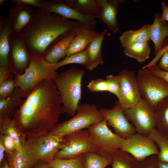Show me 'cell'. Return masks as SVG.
<instances>
[{
  "instance_id": "cell-35",
  "label": "cell",
  "mask_w": 168,
  "mask_h": 168,
  "mask_svg": "<svg viewBox=\"0 0 168 168\" xmlns=\"http://www.w3.org/2000/svg\"><path fill=\"white\" fill-rule=\"evenodd\" d=\"M105 79L108 84V91L115 95L119 100L120 96V90L118 76H107Z\"/></svg>"
},
{
  "instance_id": "cell-48",
  "label": "cell",
  "mask_w": 168,
  "mask_h": 168,
  "mask_svg": "<svg viewBox=\"0 0 168 168\" xmlns=\"http://www.w3.org/2000/svg\"><path fill=\"white\" fill-rule=\"evenodd\" d=\"M0 168H10L7 161H4L0 165Z\"/></svg>"
},
{
  "instance_id": "cell-13",
  "label": "cell",
  "mask_w": 168,
  "mask_h": 168,
  "mask_svg": "<svg viewBox=\"0 0 168 168\" xmlns=\"http://www.w3.org/2000/svg\"><path fill=\"white\" fill-rule=\"evenodd\" d=\"M99 110L107 125L111 126L119 136L126 139L136 133L135 127L129 122L118 101L111 109L101 108Z\"/></svg>"
},
{
  "instance_id": "cell-46",
  "label": "cell",
  "mask_w": 168,
  "mask_h": 168,
  "mask_svg": "<svg viewBox=\"0 0 168 168\" xmlns=\"http://www.w3.org/2000/svg\"><path fill=\"white\" fill-rule=\"evenodd\" d=\"M6 150L2 142L0 141V166L3 162L5 156Z\"/></svg>"
},
{
  "instance_id": "cell-25",
  "label": "cell",
  "mask_w": 168,
  "mask_h": 168,
  "mask_svg": "<svg viewBox=\"0 0 168 168\" xmlns=\"http://www.w3.org/2000/svg\"><path fill=\"white\" fill-rule=\"evenodd\" d=\"M19 87H16L12 94L4 100H0V120L11 119L16 112V108L23 101Z\"/></svg>"
},
{
  "instance_id": "cell-26",
  "label": "cell",
  "mask_w": 168,
  "mask_h": 168,
  "mask_svg": "<svg viewBox=\"0 0 168 168\" xmlns=\"http://www.w3.org/2000/svg\"><path fill=\"white\" fill-rule=\"evenodd\" d=\"M68 6L80 13L95 17L99 14L100 5L98 0H63Z\"/></svg>"
},
{
  "instance_id": "cell-45",
  "label": "cell",
  "mask_w": 168,
  "mask_h": 168,
  "mask_svg": "<svg viewBox=\"0 0 168 168\" xmlns=\"http://www.w3.org/2000/svg\"><path fill=\"white\" fill-rule=\"evenodd\" d=\"M32 168H54L48 165L47 163L37 161L36 162Z\"/></svg>"
},
{
  "instance_id": "cell-22",
  "label": "cell",
  "mask_w": 168,
  "mask_h": 168,
  "mask_svg": "<svg viewBox=\"0 0 168 168\" xmlns=\"http://www.w3.org/2000/svg\"><path fill=\"white\" fill-rule=\"evenodd\" d=\"M12 31L7 17L0 16V67L10 66L9 55Z\"/></svg>"
},
{
  "instance_id": "cell-1",
  "label": "cell",
  "mask_w": 168,
  "mask_h": 168,
  "mask_svg": "<svg viewBox=\"0 0 168 168\" xmlns=\"http://www.w3.org/2000/svg\"><path fill=\"white\" fill-rule=\"evenodd\" d=\"M61 99L54 80L44 79L23 101L13 117L26 138L49 132L62 113Z\"/></svg>"
},
{
  "instance_id": "cell-10",
  "label": "cell",
  "mask_w": 168,
  "mask_h": 168,
  "mask_svg": "<svg viewBox=\"0 0 168 168\" xmlns=\"http://www.w3.org/2000/svg\"><path fill=\"white\" fill-rule=\"evenodd\" d=\"M124 111L128 120L134 125L137 133L148 136L156 128L155 110L142 98L135 105Z\"/></svg>"
},
{
  "instance_id": "cell-39",
  "label": "cell",
  "mask_w": 168,
  "mask_h": 168,
  "mask_svg": "<svg viewBox=\"0 0 168 168\" xmlns=\"http://www.w3.org/2000/svg\"><path fill=\"white\" fill-rule=\"evenodd\" d=\"M157 161V155L152 156L138 162L134 168H156Z\"/></svg>"
},
{
  "instance_id": "cell-6",
  "label": "cell",
  "mask_w": 168,
  "mask_h": 168,
  "mask_svg": "<svg viewBox=\"0 0 168 168\" xmlns=\"http://www.w3.org/2000/svg\"><path fill=\"white\" fill-rule=\"evenodd\" d=\"M136 78L142 98L155 110L159 102L168 96V83L143 67L138 71Z\"/></svg>"
},
{
  "instance_id": "cell-23",
  "label": "cell",
  "mask_w": 168,
  "mask_h": 168,
  "mask_svg": "<svg viewBox=\"0 0 168 168\" xmlns=\"http://www.w3.org/2000/svg\"><path fill=\"white\" fill-rule=\"evenodd\" d=\"M107 32V30L104 29L91 41L86 49L88 62L85 68L90 71H92L99 65H102L104 63L101 46Z\"/></svg>"
},
{
  "instance_id": "cell-3",
  "label": "cell",
  "mask_w": 168,
  "mask_h": 168,
  "mask_svg": "<svg viewBox=\"0 0 168 168\" xmlns=\"http://www.w3.org/2000/svg\"><path fill=\"white\" fill-rule=\"evenodd\" d=\"M84 70L72 67L59 74L54 80L62 105V113L72 117L76 114L82 97Z\"/></svg>"
},
{
  "instance_id": "cell-17",
  "label": "cell",
  "mask_w": 168,
  "mask_h": 168,
  "mask_svg": "<svg viewBox=\"0 0 168 168\" xmlns=\"http://www.w3.org/2000/svg\"><path fill=\"white\" fill-rule=\"evenodd\" d=\"M72 31L75 35L68 48L66 57L86 49L91 41L100 34L81 22L75 26Z\"/></svg>"
},
{
  "instance_id": "cell-20",
  "label": "cell",
  "mask_w": 168,
  "mask_h": 168,
  "mask_svg": "<svg viewBox=\"0 0 168 168\" xmlns=\"http://www.w3.org/2000/svg\"><path fill=\"white\" fill-rule=\"evenodd\" d=\"M161 15L157 12L154 15V21L152 25L150 40L154 45V54L156 56L161 52L165 40L168 39V24L160 20Z\"/></svg>"
},
{
  "instance_id": "cell-9",
  "label": "cell",
  "mask_w": 168,
  "mask_h": 168,
  "mask_svg": "<svg viewBox=\"0 0 168 168\" xmlns=\"http://www.w3.org/2000/svg\"><path fill=\"white\" fill-rule=\"evenodd\" d=\"M91 152L96 153L95 146L87 130H82L64 137L63 145L54 159H75Z\"/></svg>"
},
{
  "instance_id": "cell-33",
  "label": "cell",
  "mask_w": 168,
  "mask_h": 168,
  "mask_svg": "<svg viewBox=\"0 0 168 168\" xmlns=\"http://www.w3.org/2000/svg\"><path fill=\"white\" fill-rule=\"evenodd\" d=\"M88 62L87 49L82 51L66 57L61 61L54 63V68L57 70L63 66L72 63L78 64L86 67Z\"/></svg>"
},
{
  "instance_id": "cell-7",
  "label": "cell",
  "mask_w": 168,
  "mask_h": 168,
  "mask_svg": "<svg viewBox=\"0 0 168 168\" xmlns=\"http://www.w3.org/2000/svg\"><path fill=\"white\" fill-rule=\"evenodd\" d=\"M64 137L49 132L26 138V142L34 161L48 163L54 159L63 147Z\"/></svg>"
},
{
  "instance_id": "cell-4",
  "label": "cell",
  "mask_w": 168,
  "mask_h": 168,
  "mask_svg": "<svg viewBox=\"0 0 168 168\" xmlns=\"http://www.w3.org/2000/svg\"><path fill=\"white\" fill-rule=\"evenodd\" d=\"M54 64L44 57L31 55L30 64L24 73L14 74L15 86L20 88L22 97H27L42 81L55 79L59 73L54 68Z\"/></svg>"
},
{
  "instance_id": "cell-49",
  "label": "cell",
  "mask_w": 168,
  "mask_h": 168,
  "mask_svg": "<svg viewBox=\"0 0 168 168\" xmlns=\"http://www.w3.org/2000/svg\"><path fill=\"white\" fill-rule=\"evenodd\" d=\"M8 1V0H0V6H1L2 4L5 1Z\"/></svg>"
},
{
  "instance_id": "cell-44",
  "label": "cell",
  "mask_w": 168,
  "mask_h": 168,
  "mask_svg": "<svg viewBox=\"0 0 168 168\" xmlns=\"http://www.w3.org/2000/svg\"><path fill=\"white\" fill-rule=\"evenodd\" d=\"M162 13L161 16L160 20L165 21H168V6L165 2H162L161 4Z\"/></svg>"
},
{
  "instance_id": "cell-37",
  "label": "cell",
  "mask_w": 168,
  "mask_h": 168,
  "mask_svg": "<svg viewBox=\"0 0 168 168\" xmlns=\"http://www.w3.org/2000/svg\"><path fill=\"white\" fill-rule=\"evenodd\" d=\"M14 80L7 79L0 85V100H4L10 96L15 88Z\"/></svg>"
},
{
  "instance_id": "cell-36",
  "label": "cell",
  "mask_w": 168,
  "mask_h": 168,
  "mask_svg": "<svg viewBox=\"0 0 168 168\" xmlns=\"http://www.w3.org/2000/svg\"><path fill=\"white\" fill-rule=\"evenodd\" d=\"M91 92L108 91V84L106 80L98 78L91 81L87 85Z\"/></svg>"
},
{
  "instance_id": "cell-38",
  "label": "cell",
  "mask_w": 168,
  "mask_h": 168,
  "mask_svg": "<svg viewBox=\"0 0 168 168\" xmlns=\"http://www.w3.org/2000/svg\"><path fill=\"white\" fill-rule=\"evenodd\" d=\"M0 141L2 142L6 152L10 153L16 149L14 141L8 135L0 134Z\"/></svg>"
},
{
  "instance_id": "cell-31",
  "label": "cell",
  "mask_w": 168,
  "mask_h": 168,
  "mask_svg": "<svg viewBox=\"0 0 168 168\" xmlns=\"http://www.w3.org/2000/svg\"><path fill=\"white\" fill-rule=\"evenodd\" d=\"M156 144L159 153L157 155L158 161L168 163V136L153 128L148 136Z\"/></svg>"
},
{
  "instance_id": "cell-47",
  "label": "cell",
  "mask_w": 168,
  "mask_h": 168,
  "mask_svg": "<svg viewBox=\"0 0 168 168\" xmlns=\"http://www.w3.org/2000/svg\"><path fill=\"white\" fill-rule=\"evenodd\" d=\"M156 168H168V163L161 162L157 160Z\"/></svg>"
},
{
  "instance_id": "cell-29",
  "label": "cell",
  "mask_w": 168,
  "mask_h": 168,
  "mask_svg": "<svg viewBox=\"0 0 168 168\" xmlns=\"http://www.w3.org/2000/svg\"><path fill=\"white\" fill-rule=\"evenodd\" d=\"M0 134L11 137L16 143V150H21L23 141L26 138L23 136L12 119L0 120Z\"/></svg>"
},
{
  "instance_id": "cell-32",
  "label": "cell",
  "mask_w": 168,
  "mask_h": 168,
  "mask_svg": "<svg viewBox=\"0 0 168 168\" xmlns=\"http://www.w3.org/2000/svg\"><path fill=\"white\" fill-rule=\"evenodd\" d=\"M82 159L84 168H105L110 164L109 157L101 156L95 152L84 154Z\"/></svg>"
},
{
  "instance_id": "cell-14",
  "label": "cell",
  "mask_w": 168,
  "mask_h": 168,
  "mask_svg": "<svg viewBox=\"0 0 168 168\" xmlns=\"http://www.w3.org/2000/svg\"><path fill=\"white\" fill-rule=\"evenodd\" d=\"M31 56L21 33L12 32L10 38L9 59L10 65L13 73L24 72L30 64Z\"/></svg>"
},
{
  "instance_id": "cell-43",
  "label": "cell",
  "mask_w": 168,
  "mask_h": 168,
  "mask_svg": "<svg viewBox=\"0 0 168 168\" xmlns=\"http://www.w3.org/2000/svg\"><path fill=\"white\" fill-rule=\"evenodd\" d=\"M158 65L163 71H168V49L162 55Z\"/></svg>"
},
{
  "instance_id": "cell-42",
  "label": "cell",
  "mask_w": 168,
  "mask_h": 168,
  "mask_svg": "<svg viewBox=\"0 0 168 168\" xmlns=\"http://www.w3.org/2000/svg\"><path fill=\"white\" fill-rule=\"evenodd\" d=\"M13 71L10 66L0 67V85L8 79Z\"/></svg>"
},
{
  "instance_id": "cell-16",
  "label": "cell",
  "mask_w": 168,
  "mask_h": 168,
  "mask_svg": "<svg viewBox=\"0 0 168 168\" xmlns=\"http://www.w3.org/2000/svg\"><path fill=\"white\" fill-rule=\"evenodd\" d=\"M35 13L33 7L22 3H14L9 8L6 17L12 32L21 33L32 20Z\"/></svg>"
},
{
  "instance_id": "cell-27",
  "label": "cell",
  "mask_w": 168,
  "mask_h": 168,
  "mask_svg": "<svg viewBox=\"0 0 168 168\" xmlns=\"http://www.w3.org/2000/svg\"><path fill=\"white\" fill-rule=\"evenodd\" d=\"M112 168H134L138 162L129 153L119 148L109 155Z\"/></svg>"
},
{
  "instance_id": "cell-30",
  "label": "cell",
  "mask_w": 168,
  "mask_h": 168,
  "mask_svg": "<svg viewBox=\"0 0 168 168\" xmlns=\"http://www.w3.org/2000/svg\"><path fill=\"white\" fill-rule=\"evenodd\" d=\"M123 53L139 63L144 62L150 58L151 48L148 42L133 44L124 49Z\"/></svg>"
},
{
  "instance_id": "cell-8",
  "label": "cell",
  "mask_w": 168,
  "mask_h": 168,
  "mask_svg": "<svg viewBox=\"0 0 168 168\" xmlns=\"http://www.w3.org/2000/svg\"><path fill=\"white\" fill-rule=\"evenodd\" d=\"M86 129L95 146L96 153L101 156L109 157L113 151L120 148L125 139L110 129L105 119Z\"/></svg>"
},
{
  "instance_id": "cell-2",
  "label": "cell",
  "mask_w": 168,
  "mask_h": 168,
  "mask_svg": "<svg viewBox=\"0 0 168 168\" xmlns=\"http://www.w3.org/2000/svg\"><path fill=\"white\" fill-rule=\"evenodd\" d=\"M80 22L38 8L30 23L21 31V36L31 55L44 57L47 49L60 36L72 31Z\"/></svg>"
},
{
  "instance_id": "cell-24",
  "label": "cell",
  "mask_w": 168,
  "mask_h": 168,
  "mask_svg": "<svg viewBox=\"0 0 168 168\" xmlns=\"http://www.w3.org/2000/svg\"><path fill=\"white\" fill-rule=\"evenodd\" d=\"M151 24H146L137 30H127L119 37L122 46L124 49L133 44L150 40Z\"/></svg>"
},
{
  "instance_id": "cell-34",
  "label": "cell",
  "mask_w": 168,
  "mask_h": 168,
  "mask_svg": "<svg viewBox=\"0 0 168 168\" xmlns=\"http://www.w3.org/2000/svg\"><path fill=\"white\" fill-rule=\"evenodd\" d=\"M47 164L54 168H84L82 156L73 159H54Z\"/></svg>"
},
{
  "instance_id": "cell-19",
  "label": "cell",
  "mask_w": 168,
  "mask_h": 168,
  "mask_svg": "<svg viewBox=\"0 0 168 168\" xmlns=\"http://www.w3.org/2000/svg\"><path fill=\"white\" fill-rule=\"evenodd\" d=\"M75 35L74 33L72 31L58 37L46 50L44 56L45 59L49 63H55L64 58Z\"/></svg>"
},
{
  "instance_id": "cell-41",
  "label": "cell",
  "mask_w": 168,
  "mask_h": 168,
  "mask_svg": "<svg viewBox=\"0 0 168 168\" xmlns=\"http://www.w3.org/2000/svg\"><path fill=\"white\" fill-rule=\"evenodd\" d=\"M147 68L153 75L162 79L168 83V71H163L156 64L152 65Z\"/></svg>"
},
{
  "instance_id": "cell-12",
  "label": "cell",
  "mask_w": 168,
  "mask_h": 168,
  "mask_svg": "<svg viewBox=\"0 0 168 168\" xmlns=\"http://www.w3.org/2000/svg\"><path fill=\"white\" fill-rule=\"evenodd\" d=\"M120 149L128 152L138 162L152 156L157 155L159 152L152 140L138 133L125 139Z\"/></svg>"
},
{
  "instance_id": "cell-5",
  "label": "cell",
  "mask_w": 168,
  "mask_h": 168,
  "mask_svg": "<svg viewBox=\"0 0 168 168\" xmlns=\"http://www.w3.org/2000/svg\"><path fill=\"white\" fill-rule=\"evenodd\" d=\"M104 119L95 104H80L75 114L71 119L57 124L49 132L55 135L65 137L77 131L87 129Z\"/></svg>"
},
{
  "instance_id": "cell-21",
  "label": "cell",
  "mask_w": 168,
  "mask_h": 168,
  "mask_svg": "<svg viewBox=\"0 0 168 168\" xmlns=\"http://www.w3.org/2000/svg\"><path fill=\"white\" fill-rule=\"evenodd\" d=\"M25 138L20 150L16 149L10 153L6 152L7 161L10 168H32L35 163L27 145Z\"/></svg>"
},
{
  "instance_id": "cell-11",
  "label": "cell",
  "mask_w": 168,
  "mask_h": 168,
  "mask_svg": "<svg viewBox=\"0 0 168 168\" xmlns=\"http://www.w3.org/2000/svg\"><path fill=\"white\" fill-rule=\"evenodd\" d=\"M117 76L120 90V96L118 101L124 110L135 105L142 98L134 72L124 69Z\"/></svg>"
},
{
  "instance_id": "cell-40",
  "label": "cell",
  "mask_w": 168,
  "mask_h": 168,
  "mask_svg": "<svg viewBox=\"0 0 168 168\" xmlns=\"http://www.w3.org/2000/svg\"><path fill=\"white\" fill-rule=\"evenodd\" d=\"M8 1L14 3L24 4L33 7H36L39 8L44 9L45 8V1L44 0H10Z\"/></svg>"
},
{
  "instance_id": "cell-18",
  "label": "cell",
  "mask_w": 168,
  "mask_h": 168,
  "mask_svg": "<svg viewBox=\"0 0 168 168\" xmlns=\"http://www.w3.org/2000/svg\"><path fill=\"white\" fill-rule=\"evenodd\" d=\"M100 10L96 17L104 23L107 28L114 33L119 29V23L117 15L120 6L124 3L125 0H98Z\"/></svg>"
},
{
  "instance_id": "cell-15",
  "label": "cell",
  "mask_w": 168,
  "mask_h": 168,
  "mask_svg": "<svg viewBox=\"0 0 168 168\" xmlns=\"http://www.w3.org/2000/svg\"><path fill=\"white\" fill-rule=\"evenodd\" d=\"M45 9L48 12L57 14L68 19L75 20L94 30L97 23L96 18L83 15L65 3L63 0L45 1Z\"/></svg>"
},
{
  "instance_id": "cell-28",
  "label": "cell",
  "mask_w": 168,
  "mask_h": 168,
  "mask_svg": "<svg viewBox=\"0 0 168 168\" xmlns=\"http://www.w3.org/2000/svg\"><path fill=\"white\" fill-rule=\"evenodd\" d=\"M154 119L156 129L168 136V96L158 103L155 111Z\"/></svg>"
}]
</instances>
